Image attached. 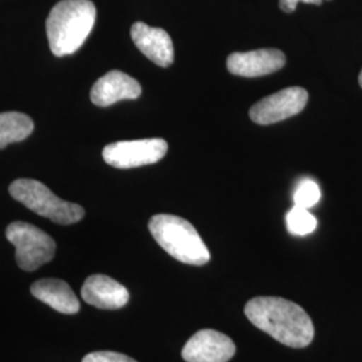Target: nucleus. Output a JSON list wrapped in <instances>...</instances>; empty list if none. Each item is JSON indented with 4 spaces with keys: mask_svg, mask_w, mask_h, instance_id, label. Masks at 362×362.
<instances>
[{
    "mask_svg": "<svg viewBox=\"0 0 362 362\" xmlns=\"http://www.w3.org/2000/svg\"><path fill=\"white\" fill-rule=\"evenodd\" d=\"M250 322L290 348H306L314 338V325L299 305L279 297L252 298L245 308Z\"/></svg>",
    "mask_w": 362,
    "mask_h": 362,
    "instance_id": "obj_1",
    "label": "nucleus"
},
{
    "mask_svg": "<svg viewBox=\"0 0 362 362\" xmlns=\"http://www.w3.org/2000/svg\"><path fill=\"white\" fill-rule=\"evenodd\" d=\"M97 10L90 0H61L46 21V33L55 57H66L81 49L95 23Z\"/></svg>",
    "mask_w": 362,
    "mask_h": 362,
    "instance_id": "obj_2",
    "label": "nucleus"
},
{
    "mask_svg": "<svg viewBox=\"0 0 362 362\" xmlns=\"http://www.w3.org/2000/svg\"><path fill=\"white\" fill-rule=\"evenodd\" d=\"M156 242L181 263L203 266L209 262V251L188 220L175 215H156L149 221Z\"/></svg>",
    "mask_w": 362,
    "mask_h": 362,
    "instance_id": "obj_3",
    "label": "nucleus"
},
{
    "mask_svg": "<svg viewBox=\"0 0 362 362\" xmlns=\"http://www.w3.org/2000/svg\"><path fill=\"white\" fill-rule=\"evenodd\" d=\"M10 194L33 212L58 224H74L85 216L83 208L59 199L38 180H15L10 185Z\"/></svg>",
    "mask_w": 362,
    "mask_h": 362,
    "instance_id": "obj_4",
    "label": "nucleus"
},
{
    "mask_svg": "<svg viewBox=\"0 0 362 362\" xmlns=\"http://www.w3.org/2000/svg\"><path fill=\"white\" fill-rule=\"evenodd\" d=\"M6 236L15 246L18 266L25 272H35L54 258V239L30 223L13 221L7 227Z\"/></svg>",
    "mask_w": 362,
    "mask_h": 362,
    "instance_id": "obj_5",
    "label": "nucleus"
},
{
    "mask_svg": "<svg viewBox=\"0 0 362 362\" xmlns=\"http://www.w3.org/2000/svg\"><path fill=\"white\" fill-rule=\"evenodd\" d=\"M168 152V144L163 139L118 141L104 148L105 161L119 169L137 168L158 163Z\"/></svg>",
    "mask_w": 362,
    "mask_h": 362,
    "instance_id": "obj_6",
    "label": "nucleus"
},
{
    "mask_svg": "<svg viewBox=\"0 0 362 362\" xmlns=\"http://www.w3.org/2000/svg\"><path fill=\"white\" fill-rule=\"evenodd\" d=\"M309 94L302 88H287L276 91L254 105L250 110L251 119L259 125H270L297 116L308 104Z\"/></svg>",
    "mask_w": 362,
    "mask_h": 362,
    "instance_id": "obj_7",
    "label": "nucleus"
},
{
    "mask_svg": "<svg viewBox=\"0 0 362 362\" xmlns=\"http://www.w3.org/2000/svg\"><path fill=\"white\" fill-rule=\"evenodd\" d=\"M236 351L230 337L212 329L199 330L188 339L181 356L187 362H228Z\"/></svg>",
    "mask_w": 362,
    "mask_h": 362,
    "instance_id": "obj_8",
    "label": "nucleus"
},
{
    "mask_svg": "<svg viewBox=\"0 0 362 362\" xmlns=\"http://www.w3.org/2000/svg\"><path fill=\"white\" fill-rule=\"evenodd\" d=\"M286 64L284 52L276 49H262L248 52H233L227 58V69L239 77H262L281 70Z\"/></svg>",
    "mask_w": 362,
    "mask_h": 362,
    "instance_id": "obj_9",
    "label": "nucleus"
},
{
    "mask_svg": "<svg viewBox=\"0 0 362 362\" xmlns=\"http://www.w3.org/2000/svg\"><path fill=\"white\" fill-rule=\"evenodd\" d=\"M141 95V85L128 74L112 70L100 78L91 88V103L101 107L122 100H136Z\"/></svg>",
    "mask_w": 362,
    "mask_h": 362,
    "instance_id": "obj_10",
    "label": "nucleus"
},
{
    "mask_svg": "<svg viewBox=\"0 0 362 362\" xmlns=\"http://www.w3.org/2000/svg\"><path fill=\"white\" fill-rule=\"evenodd\" d=\"M130 35L137 49L156 65L168 67L173 64V43L165 30L137 22L130 28Z\"/></svg>",
    "mask_w": 362,
    "mask_h": 362,
    "instance_id": "obj_11",
    "label": "nucleus"
},
{
    "mask_svg": "<svg viewBox=\"0 0 362 362\" xmlns=\"http://www.w3.org/2000/svg\"><path fill=\"white\" fill-rule=\"evenodd\" d=\"M86 303L98 309L116 310L129 302V291L107 275L95 274L89 276L81 290Z\"/></svg>",
    "mask_w": 362,
    "mask_h": 362,
    "instance_id": "obj_12",
    "label": "nucleus"
},
{
    "mask_svg": "<svg viewBox=\"0 0 362 362\" xmlns=\"http://www.w3.org/2000/svg\"><path fill=\"white\" fill-rule=\"evenodd\" d=\"M30 290L34 297L54 310L64 314H76L79 311V300L65 281L40 279L33 284Z\"/></svg>",
    "mask_w": 362,
    "mask_h": 362,
    "instance_id": "obj_13",
    "label": "nucleus"
},
{
    "mask_svg": "<svg viewBox=\"0 0 362 362\" xmlns=\"http://www.w3.org/2000/svg\"><path fill=\"white\" fill-rule=\"evenodd\" d=\"M34 130L30 117L19 112L0 113V149L27 139Z\"/></svg>",
    "mask_w": 362,
    "mask_h": 362,
    "instance_id": "obj_14",
    "label": "nucleus"
},
{
    "mask_svg": "<svg viewBox=\"0 0 362 362\" xmlns=\"http://www.w3.org/2000/svg\"><path fill=\"white\" fill-rule=\"evenodd\" d=\"M288 233L296 236H306L317 228V219L306 208L294 206L286 216Z\"/></svg>",
    "mask_w": 362,
    "mask_h": 362,
    "instance_id": "obj_15",
    "label": "nucleus"
},
{
    "mask_svg": "<svg viewBox=\"0 0 362 362\" xmlns=\"http://www.w3.org/2000/svg\"><path fill=\"white\" fill-rule=\"evenodd\" d=\"M321 199V189L318 184L311 179H305L298 184L297 189L294 192V203L298 207H314Z\"/></svg>",
    "mask_w": 362,
    "mask_h": 362,
    "instance_id": "obj_16",
    "label": "nucleus"
},
{
    "mask_svg": "<svg viewBox=\"0 0 362 362\" xmlns=\"http://www.w3.org/2000/svg\"><path fill=\"white\" fill-rule=\"evenodd\" d=\"M82 362H137L125 354L117 351H93Z\"/></svg>",
    "mask_w": 362,
    "mask_h": 362,
    "instance_id": "obj_17",
    "label": "nucleus"
},
{
    "mask_svg": "<svg viewBox=\"0 0 362 362\" xmlns=\"http://www.w3.org/2000/svg\"><path fill=\"white\" fill-rule=\"evenodd\" d=\"M299 1H305L309 4H321L322 0H279V6L285 13H293L297 8Z\"/></svg>",
    "mask_w": 362,
    "mask_h": 362,
    "instance_id": "obj_18",
    "label": "nucleus"
},
{
    "mask_svg": "<svg viewBox=\"0 0 362 362\" xmlns=\"http://www.w3.org/2000/svg\"><path fill=\"white\" fill-rule=\"evenodd\" d=\"M358 79H360V85H361V88H362V70H361V73H360V78H358Z\"/></svg>",
    "mask_w": 362,
    "mask_h": 362,
    "instance_id": "obj_19",
    "label": "nucleus"
}]
</instances>
